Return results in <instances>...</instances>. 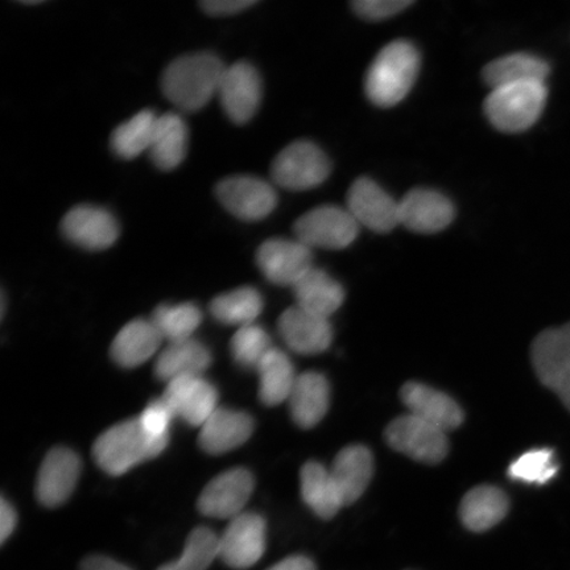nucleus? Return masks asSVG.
Wrapping results in <instances>:
<instances>
[{
	"label": "nucleus",
	"mask_w": 570,
	"mask_h": 570,
	"mask_svg": "<svg viewBox=\"0 0 570 570\" xmlns=\"http://www.w3.org/2000/svg\"><path fill=\"white\" fill-rule=\"evenodd\" d=\"M226 67L217 56L195 53L178 57L164 70L161 89L184 111H197L217 96Z\"/></svg>",
	"instance_id": "f257e3e1"
},
{
	"label": "nucleus",
	"mask_w": 570,
	"mask_h": 570,
	"mask_svg": "<svg viewBox=\"0 0 570 570\" xmlns=\"http://www.w3.org/2000/svg\"><path fill=\"white\" fill-rule=\"evenodd\" d=\"M420 67L417 49L397 40L384 47L366 76V95L374 105L395 106L403 101L415 82Z\"/></svg>",
	"instance_id": "f03ea898"
},
{
	"label": "nucleus",
	"mask_w": 570,
	"mask_h": 570,
	"mask_svg": "<svg viewBox=\"0 0 570 570\" xmlns=\"http://www.w3.org/2000/svg\"><path fill=\"white\" fill-rule=\"evenodd\" d=\"M166 448L148 436L137 417L104 432L92 446V458L105 473L122 475L138 463L158 458Z\"/></svg>",
	"instance_id": "7ed1b4c3"
},
{
	"label": "nucleus",
	"mask_w": 570,
	"mask_h": 570,
	"mask_svg": "<svg viewBox=\"0 0 570 570\" xmlns=\"http://www.w3.org/2000/svg\"><path fill=\"white\" fill-rule=\"evenodd\" d=\"M546 82H522L491 91L484 112L491 125L503 132L529 130L541 116L547 104Z\"/></svg>",
	"instance_id": "20e7f679"
},
{
	"label": "nucleus",
	"mask_w": 570,
	"mask_h": 570,
	"mask_svg": "<svg viewBox=\"0 0 570 570\" xmlns=\"http://www.w3.org/2000/svg\"><path fill=\"white\" fill-rule=\"evenodd\" d=\"M534 373L570 412V323L540 333L531 347Z\"/></svg>",
	"instance_id": "39448f33"
},
{
	"label": "nucleus",
	"mask_w": 570,
	"mask_h": 570,
	"mask_svg": "<svg viewBox=\"0 0 570 570\" xmlns=\"http://www.w3.org/2000/svg\"><path fill=\"white\" fill-rule=\"evenodd\" d=\"M331 173V163L312 141L292 142L276 156L271 176L279 187L306 190L317 187Z\"/></svg>",
	"instance_id": "423d86ee"
},
{
	"label": "nucleus",
	"mask_w": 570,
	"mask_h": 570,
	"mask_svg": "<svg viewBox=\"0 0 570 570\" xmlns=\"http://www.w3.org/2000/svg\"><path fill=\"white\" fill-rule=\"evenodd\" d=\"M358 225L351 212L325 205L298 218L294 232L296 239L309 248L341 249L353 244Z\"/></svg>",
	"instance_id": "0eeeda50"
},
{
	"label": "nucleus",
	"mask_w": 570,
	"mask_h": 570,
	"mask_svg": "<svg viewBox=\"0 0 570 570\" xmlns=\"http://www.w3.org/2000/svg\"><path fill=\"white\" fill-rule=\"evenodd\" d=\"M386 440L396 452L424 463H439L449 451L446 432L411 413L387 426Z\"/></svg>",
	"instance_id": "6e6552de"
},
{
	"label": "nucleus",
	"mask_w": 570,
	"mask_h": 570,
	"mask_svg": "<svg viewBox=\"0 0 570 570\" xmlns=\"http://www.w3.org/2000/svg\"><path fill=\"white\" fill-rule=\"evenodd\" d=\"M219 203L233 216L244 220H259L274 212L277 196L273 185L259 177L232 176L216 188Z\"/></svg>",
	"instance_id": "1a4fd4ad"
},
{
	"label": "nucleus",
	"mask_w": 570,
	"mask_h": 570,
	"mask_svg": "<svg viewBox=\"0 0 570 570\" xmlns=\"http://www.w3.org/2000/svg\"><path fill=\"white\" fill-rule=\"evenodd\" d=\"M266 550V522L254 512L234 518L219 538V559L234 569L252 568Z\"/></svg>",
	"instance_id": "9d476101"
},
{
	"label": "nucleus",
	"mask_w": 570,
	"mask_h": 570,
	"mask_svg": "<svg viewBox=\"0 0 570 570\" xmlns=\"http://www.w3.org/2000/svg\"><path fill=\"white\" fill-rule=\"evenodd\" d=\"M217 96L226 116L234 124H247L261 105L262 81L258 70L246 61L226 67Z\"/></svg>",
	"instance_id": "9b49d317"
},
{
	"label": "nucleus",
	"mask_w": 570,
	"mask_h": 570,
	"mask_svg": "<svg viewBox=\"0 0 570 570\" xmlns=\"http://www.w3.org/2000/svg\"><path fill=\"white\" fill-rule=\"evenodd\" d=\"M253 491V474L246 469H233L206 484L197 508L205 517L233 520L244 514L242 511Z\"/></svg>",
	"instance_id": "f8f14e48"
},
{
	"label": "nucleus",
	"mask_w": 570,
	"mask_h": 570,
	"mask_svg": "<svg viewBox=\"0 0 570 570\" xmlns=\"http://www.w3.org/2000/svg\"><path fill=\"white\" fill-rule=\"evenodd\" d=\"M312 248L301 240L273 238L263 242L256 263L271 283L294 285L313 267Z\"/></svg>",
	"instance_id": "ddd939ff"
},
{
	"label": "nucleus",
	"mask_w": 570,
	"mask_h": 570,
	"mask_svg": "<svg viewBox=\"0 0 570 570\" xmlns=\"http://www.w3.org/2000/svg\"><path fill=\"white\" fill-rule=\"evenodd\" d=\"M347 210L356 223L376 233H389L401 224L399 203L372 178L354 181L347 194Z\"/></svg>",
	"instance_id": "4468645a"
},
{
	"label": "nucleus",
	"mask_w": 570,
	"mask_h": 570,
	"mask_svg": "<svg viewBox=\"0 0 570 570\" xmlns=\"http://www.w3.org/2000/svg\"><path fill=\"white\" fill-rule=\"evenodd\" d=\"M81 474V460L68 448H55L41 463L36 497L46 508H59L73 493Z\"/></svg>",
	"instance_id": "2eb2a0df"
},
{
	"label": "nucleus",
	"mask_w": 570,
	"mask_h": 570,
	"mask_svg": "<svg viewBox=\"0 0 570 570\" xmlns=\"http://www.w3.org/2000/svg\"><path fill=\"white\" fill-rule=\"evenodd\" d=\"M63 237L87 249H105L116 244L119 226L109 210L95 205H78L62 218Z\"/></svg>",
	"instance_id": "dca6fc26"
},
{
	"label": "nucleus",
	"mask_w": 570,
	"mask_h": 570,
	"mask_svg": "<svg viewBox=\"0 0 570 570\" xmlns=\"http://www.w3.org/2000/svg\"><path fill=\"white\" fill-rule=\"evenodd\" d=\"M161 399L173 410L175 417H181L195 426H203L218 409V392L203 376L177 377L168 383Z\"/></svg>",
	"instance_id": "f3484780"
},
{
	"label": "nucleus",
	"mask_w": 570,
	"mask_h": 570,
	"mask_svg": "<svg viewBox=\"0 0 570 570\" xmlns=\"http://www.w3.org/2000/svg\"><path fill=\"white\" fill-rule=\"evenodd\" d=\"M279 333L292 351L304 355L323 353L333 341L330 318L315 315L298 305L283 313Z\"/></svg>",
	"instance_id": "a211bd4d"
},
{
	"label": "nucleus",
	"mask_w": 570,
	"mask_h": 570,
	"mask_svg": "<svg viewBox=\"0 0 570 570\" xmlns=\"http://www.w3.org/2000/svg\"><path fill=\"white\" fill-rule=\"evenodd\" d=\"M401 224L416 233L432 234L452 224L454 206L436 190L413 189L401 203Z\"/></svg>",
	"instance_id": "6ab92c4d"
},
{
	"label": "nucleus",
	"mask_w": 570,
	"mask_h": 570,
	"mask_svg": "<svg viewBox=\"0 0 570 570\" xmlns=\"http://www.w3.org/2000/svg\"><path fill=\"white\" fill-rule=\"evenodd\" d=\"M402 401L411 415L424 420L441 431H452L462 424L463 413L452 397L425 384L410 382L401 391Z\"/></svg>",
	"instance_id": "aec40b11"
},
{
	"label": "nucleus",
	"mask_w": 570,
	"mask_h": 570,
	"mask_svg": "<svg viewBox=\"0 0 570 570\" xmlns=\"http://www.w3.org/2000/svg\"><path fill=\"white\" fill-rule=\"evenodd\" d=\"M254 432V420L246 412L217 409L206 420L198 443L209 454H224L244 445Z\"/></svg>",
	"instance_id": "412c9836"
},
{
	"label": "nucleus",
	"mask_w": 570,
	"mask_h": 570,
	"mask_svg": "<svg viewBox=\"0 0 570 570\" xmlns=\"http://www.w3.org/2000/svg\"><path fill=\"white\" fill-rule=\"evenodd\" d=\"M374 459L366 446L352 445L337 454L331 469L345 505L353 504L365 493L373 479Z\"/></svg>",
	"instance_id": "4be33fe9"
},
{
	"label": "nucleus",
	"mask_w": 570,
	"mask_h": 570,
	"mask_svg": "<svg viewBox=\"0 0 570 570\" xmlns=\"http://www.w3.org/2000/svg\"><path fill=\"white\" fill-rule=\"evenodd\" d=\"M288 401L294 422L304 430H309L316 426L330 410V383L318 373L298 375Z\"/></svg>",
	"instance_id": "5701e85b"
},
{
	"label": "nucleus",
	"mask_w": 570,
	"mask_h": 570,
	"mask_svg": "<svg viewBox=\"0 0 570 570\" xmlns=\"http://www.w3.org/2000/svg\"><path fill=\"white\" fill-rule=\"evenodd\" d=\"M509 508V498L501 489L482 484L463 497L460 505L461 522L473 532L489 531L502 522Z\"/></svg>",
	"instance_id": "b1692460"
},
{
	"label": "nucleus",
	"mask_w": 570,
	"mask_h": 570,
	"mask_svg": "<svg viewBox=\"0 0 570 570\" xmlns=\"http://www.w3.org/2000/svg\"><path fill=\"white\" fill-rule=\"evenodd\" d=\"M161 341L153 321L134 320L114 338L110 353L119 366L132 368L151 358Z\"/></svg>",
	"instance_id": "393cba45"
},
{
	"label": "nucleus",
	"mask_w": 570,
	"mask_h": 570,
	"mask_svg": "<svg viewBox=\"0 0 570 570\" xmlns=\"http://www.w3.org/2000/svg\"><path fill=\"white\" fill-rule=\"evenodd\" d=\"M210 363L208 347L189 338L169 344L156 360L154 370L156 377L169 383L181 376H202Z\"/></svg>",
	"instance_id": "a878e982"
},
{
	"label": "nucleus",
	"mask_w": 570,
	"mask_h": 570,
	"mask_svg": "<svg viewBox=\"0 0 570 570\" xmlns=\"http://www.w3.org/2000/svg\"><path fill=\"white\" fill-rule=\"evenodd\" d=\"M292 289H294L296 305L326 318L340 308L345 298L341 284L325 271L316 267H312Z\"/></svg>",
	"instance_id": "bb28decb"
},
{
	"label": "nucleus",
	"mask_w": 570,
	"mask_h": 570,
	"mask_svg": "<svg viewBox=\"0 0 570 570\" xmlns=\"http://www.w3.org/2000/svg\"><path fill=\"white\" fill-rule=\"evenodd\" d=\"M187 149L188 127L184 119L175 112L158 117L148 149L155 166L163 170L177 168L185 159Z\"/></svg>",
	"instance_id": "cd10ccee"
},
{
	"label": "nucleus",
	"mask_w": 570,
	"mask_h": 570,
	"mask_svg": "<svg viewBox=\"0 0 570 570\" xmlns=\"http://www.w3.org/2000/svg\"><path fill=\"white\" fill-rule=\"evenodd\" d=\"M302 495L308 508L321 519L330 520L344 508L336 482L331 470L318 462H306L302 469Z\"/></svg>",
	"instance_id": "c85d7f7f"
},
{
	"label": "nucleus",
	"mask_w": 570,
	"mask_h": 570,
	"mask_svg": "<svg viewBox=\"0 0 570 570\" xmlns=\"http://www.w3.org/2000/svg\"><path fill=\"white\" fill-rule=\"evenodd\" d=\"M550 66L540 57L515 53L491 61L483 69V80L491 89L522 82H546Z\"/></svg>",
	"instance_id": "c756f323"
},
{
	"label": "nucleus",
	"mask_w": 570,
	"mask_h": 570,
	"mask_svg": "<svg viewBox=\"0 0 570 570\" xmlns=\"http://www.w3.org/2000/svg\"><path fill=\"white\" fill-rule=\"evenodd\" d=\"M256 372L259 374V397L263 403L274 407L288 401L297 376L287 354L274 347L263 358Z\"/></svg>",
	"instance_id": "7c9ffc66"
},
{
	"label": "nucleus",
	"mask_w": 570,
	"mask_h": 570,
	"mask_svg": "<svg viewBox=\"0 0 570 570\" xmlns=\"http://www.w3.org/2000/svg\"><path fill=\"white\" fill-rule=\"evenodd\" d=\"M263 309V301L258 291L242 287L219 295L210 303L214 318L226 325L239 327L254 324Z\"/></svg>",
	"instance_id": "2f4dec72"
},
{
	"label": "nucleus",
	"mask_w": 570,
	"mask_h": 570,
	"mask_svg": "<svg viewBox=\"0 0 570 570\" xmlns=\"http://www.w3.org/2000/svg\"><path fill=\"white\" fill-rule=\"evenodd\" d=\"M158 116L151 110H142L119 125L111 134L110 145L119 158L131 160L151 146Z\"/></svg>",
	"instance_id": "473e14b6"
},
{
	"label": "nucleus",
	"mask_w": 570,
	"mask_h": 570,
	"mask_svg": "<svg viewBox=\"0 0 570 570\" xmlns=\"http://www.w3.org/2000/svg\"><path fill=\"white\" fill-rule=\"evenodd\" d=\"M153 323L163 340L173 342L191 338L203 321V313L194 303L159 305L155 309Z\"/></svg>",
	"instance_id": "72a5a7b5"
},
{
	"label": "nucleus",
	"mask_w": 570,
	"mask_h": 570,
	"mask_svg": "<svg viewBox=\"0 0 570 570\" xmlns=\"http://www.w3.org/2000/svg\"><path fill=\"white\" fill-rule=\"evenodd\" d=\"M217 558L219 538L206 527H197L190 532L180 558L167 562L158 570H208Z\"/></svg>",
	"instance_id": "f704fd0d"
},
{
	"label": "nucleus",
	"mask_w": 570,
	"mask_h": 570,
	"mask_svg": "<svg viewBox=\"0 0 570 570\" xmlns=\"http://www.w3.org/2000/svg\"><path fill=\"white\" fill-rule=\"evenodd\" d=\"M268 333L259 325L239 327L232 340V354L242 367L258 368L265 356L273 351Z\"/></svg>",
	"instance_id": "c9c22d12"
},
{
	"label": "nucleus",
	"mask_w": 570,
	"mask_h": 570,
	"mask_svg": "<svg viewBox=\"0 0 570 570\" xmlns=\"http://www.w3.org/2000/svg\"><path fill=\"white\" fill-rule=\"evenodd\" d=\"M558 470L551 449H533L511 463L509 475L515 481L544 484L558 474Z\"/></svg>",
	"instance_id": "e433bc0d"
},
{
	"label": "nucleus",
	"mask_w": 570,
	"mask_h": 570,
	"mask_svg": "<svg viewBox=\"0 0 570 570\" xmlns=\"http://www.w3.org/2000/svg\"><path fill=\"white\" fill-rule=\"evenodd\" d=\"M175 415L173 410L163 399H156L153 403L147 405V409L141 412L138 417L142 430L155 441L164 445H168L169 428L173 423Z\"/></svg>",
	"instance_id": "4c0bfd02"
},
{
	"label": "nucleus",
	"mask_w": 570,
	"mask_h": 570,
	"mask_svg": "<svg viewBox=\"0 0 570 570\" xmlns=\"http://www.w3.org/2000/svg\"><path fill=\"white\" fill-rule=\"evenodd\" d=\"M410 6V0H355L353 9L363 19L383 20L396 16Z\"/></svg>",
	"instance_id": "58836bf2"
},
{
	"label": "nucleus",
	"mask_w": 570,
	"mask_h": 570,
	"mask_svg": "<svg viewBox=\"0 0 570 570\" xmlns=\"http://www.w3.org/2000/svg\"><path fill=\"white\" fill-rule=\"evenodd\" d=\"M254 4L256 0H205L199 7L212 17H230Z\"/></svg>",
	"instance_id": "ea45409f"
},
{
	"label": "nucleus",
	"mask_w": 570,
	"mask_h": 570,
	"mask_svg": "<svg viewBox=\"0 0 570 570\" xmlns=\"http://www.w3.org/2000/svg\"><path fill=\"white\" fill-rule=\"evenodd\" d=\"M18 523V515L12 505L2 498L0 502V541L2 544L11 537Z\"/></svg>",
	"instance_id": "a19ab883"
},
{
	"label": "nucleus",
	"mask_w": 570,
	"mask_h": 570,
	"mask_svg": "<svg viewBox=\"0 0 570 570\" xmlns=\"http://www.w3.org/2000/svg\"><path fill=\"white\" fill-rule=\"evenodd\" d=\"M80 570H134L130 567L122 564L117 560L106 558L101 554L88 556L83 559L80 566Z\"/></svg>",
	"instance_id": "79ce46f5"
},
{
	"label": "nucleus",
	"mask_w": 570,
	"mask_h": 570,
	"mask_svg": "<svg viewBox=\"0 0 570 570\" xmlns=\"http://www.w3.org/2000/svg\"><path fill=\"white\" fill-rule=\"evenodd\" d=\"M267 570H316V566L305 556H291Z\"/></svg>",
	"instance_id": "37998d69"
}]
</instances>
